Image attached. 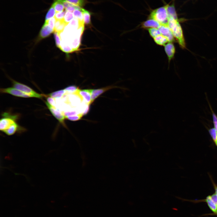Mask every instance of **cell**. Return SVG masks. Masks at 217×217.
Here are the masks:
<instances>
[{"label": "cell", "mask_w": 217, "mask_h": 217, "mask_svg": "<svg viewBox=\"0 0 217 217\" xmlns=\"http://www.w3.org/2000/svg\"><path fill=\"white\" fill-rule=\"evenodd\" d=\"M164 49L167 56L168 62L174 58L175 48L173 42H169L164 46Z\"/></svg>", "instance_id": "ba28073f"}, {"label": "cell", "mask_w": 217, "mask_h": 217, "mask_svg": "<svg viewBox=\"0 0 217 217\" xmlns=\"http://www.w3.org/2000/svg\"><path fill=\"white\" fill-rule=\"evenodd\" d=\"M206 201L210 209L213 212L216 213L217 210L216 205L212 201L210 196L207 197Z\"/></svg>", "instance_id": "d6986e66"}, {"label": "cell", "mask_w": 217, "mask_h": 217, "mask_svg": "<svg viewBox=\"0 0 217 217\" xmlns=\"http://www.w3.org/2000/svg\"><path fill=\"white\" fill-rule=\"evenodd\" d=\"M54 30L50 27L47 24L45 23L39 32L38 40L44 39L49 36Z\"/></svg>", "instance_id": "9c48e42d"}, {"label": "cell", "mask_w": 217, "mask_h": 217, "mask_svg": "<svg viewBox=\"0 0 217 217\" xmlns=\"http://www.w3.org/2000/svg\"><path fill=\"white\" fill-rule=\"evenodd\" d=\"M75 17L73 12L67 11L63 20L67 24H68Z\"/></svg>", "instance_id": "603a6c76"}, {"label": "cell", "mask_w": 217, "mask_h": 217, "mask_svg": "<svg viewBox=\"0 0 217 217\" xmlns=\"http://www.w3.org/2000/svg\"><path fill=\"white\" fill-rule=\"evenodd\" d=\"M90 105H87L84 111L82 113L83 116L86 115L89 112L90 108Z\"/></svg>", "instance_id": "836d02e7"}, {"label": "cell", "mask_w": 217, "mask_h": 217, "mask_svg": "<svg viewBox=\"0 0 217 217\" xmlns=\"http://www.w3.org/2000/svg\"><path fill=\"white\" fill-rule=\"evenodd\" d=\"M56 13V12L52 5L49 9L46 16L45 21H47L53 17Z\"/></svg>", "instance_id": "44dd1931"}, {"label": "cell", "mask_w": 217, "mask_h": 217, "mask_svg": "<svg viewBox=\"0 0 217 217\" xmlns=\"http://www.w3.org/2000/svg\"><path fill=\"white\" fill-rule=\"evenodd\" d=\"M54 36L56 46L59 48L61 43V39L59 34L58 32L54 31Z\"/></svg>", "instance_id": "f546056e"}, {"label": "cell", "mask_w": 217, "mask_h": 217, "mask_svg": "<svg viewBox=\"0 0 217 217\" xmlns=\"http://www.w3.org/2000/svg\"><path fill=\"white\" fill-rule=\"evenodd\" d=\"M56 21V19L54 17L47 21H45V23L47 24L48 26L50 27L54 30L55 24Z\"/></svg>", "instance_id": "f1b7e54d"}, {"label": "cell", "mask_w": 217, "mask_h": 217, "mask_svg": "<svg viewBox=\"0 0 217 217\" xmlns=\"http://www.w3.org/2000/svg\"><path fill=\"white\" fill-rule=\"evenodd\" d=\"M12 82L14 88L23 92L30 94L33 97L42 98L43 96H46L37 93L31 88L25 85L13 80Z\"/></svg>", "instance_id": "3957f363"}, {"label": "cell", "mask_w": 217, "mask_h": 217, "mask_svg": "<svg viewBox=\"0 0 217 217\" xmlns=\"http://www.w3.org/2000/svg\"><path fill=\"white\" fill-rule=\"evenodd\" d=\"M18 125L15 123L11 125L7 129L4 130L2 132L8 135H11L14 134L17 131Z\"/></svg>", "instance_id": "2e32d148"}, {"label": "cell", "mask_w": 217, "mask_h": 217, "mask_svg": "<svg viewBox=\"0 0 217 217\" xmlns=\"http://www.w3.org/2000/svg\"><path fill=\"white\" fill-rule=\"evenodd\" d=\"M52 5L56 12H62L65 9L61 0H55Z\"/></svg>", "instance_id": "ac0fdd59"}, {"label": "cell", "mask_w": 217, "mask_h": 217, "mask_svg": "<svg viewBox=\"0 0 217 217\" xmlns=\"http://www.w3.org/2000/svg\"><path fill=\"white\" fill-rule=\"evenodd\" d=\"M211 197L214 202L217 205V196L215 193L210 196Z\"/></svg>", "instance_id": "d6a6232c"}, {"label": "cell", "mask_w": 217, "mask_h": 217, "mask_svg": "<svg viewBox=\"0 0 217 217\" xmlns=\"http://www.w3.org/2000/svg\"><path fill=\"white\" fill-rule=\"evenodd\" d=\"M153 39L157 44L160 46H164L168 42L167 38L162 34L157 36Z\"/></svg>", "instance_id": "4fadbf2b"}, {"label": "cell", "mask_w": 217, "mask_h": 217, "mask_svg": "<svg viewBox=\"0 0 217 217\" xmlns=\"http://www.w3.org/2000/svg\"><path fill=\"white\" fill-rule=\"evenodd\" d=\"M82 12L83 13V20L84 24L89 25L91 24L90 20V14L88 11L83 9Z\"/></svg>", "instance_id": "ffe728a7"}, {"label": "cell", "mask_w": 217, "mask_h": 217, "mask_svg": "<svg viewBox=\"0 0 217 217\" xmlns=\"http://www.w3.org/2000/svg\"><path fill=\"white\" fill-rule=\"evenodd\" d=\"M160 25V24L155 20L148 19L141 23V27L142 28L147 29L150 28H158Z\"/></svg>", "instance_id": "8fae6325"}, {"label": "cell", "mask_w": 217, "mask_h": 217, "mask_svg": "<svg viewBox=\"0 0 217 217\" xmlns=\"http://www.w3.org/2000/svg\"><path fill=\"white\" fill-rule=\"evenodd\" d=\"M78 89V87L75 85L70 86L64 89L66 94H75Z\"/></svg>", "instance_id": "7402d4cb"}, {"label": "cell", "mask_w": 217, "mask_h": 217, "mask_svg": "<svg viewBox=\"0 0 217 217\" xmlns=\"http://www.w3.org/2000/svg\"><path fill=\"white\" fill-rule=\"evenodd\" d=\"M67 24L63 20H57L55 22L54 27V31L60 33L64 30Z\"/></svg>", "instance_id": "5bb4252c"}, {"label": "cell", "mask_w": 217, "mask_h": 217, "mask_svg": "<svg viewBox=\"0 0 217 217\" xmlns=\"http://www.w3.org/2000/svg\"><path fill=\"white\" fill-rule=\"evenodd\" d=\"M213 184L214 186V188H215V193L216 194L217 196V186L214 183H213Z\"/></svg>", "instance_id": "e575fe53"}, {"label": "cell", "mask_w": 217, "mask_h": 217, "mask_svg": "<svg viewBox=\"0 0 217 217\" xmlns=\"http://www.w3.org/2000/svg\"><path fill=\"white\" fill-rule=\"evenodd\" d=\"M66 93L64 89L61 90L52 92L49 94V97L55 99H60Z\"/></svg>", "instance_id": "e0dca14e"}, {"label": "cell", "mask_w": 217, "mask_h": 217, "mask_svg": "<svg viewBox=\"0 0 217 217\" xmlns=\"http://www.w3.org/2000/svg\"><path fill=\"white\" fill-rule=\"evenodd\" d=\"M211 109L212 112V115L214 128L217 131V116L213 112V111Z\"/></svg>", "instance_id": "1f68e13d"}, {"label": "cell", "mask_w": 217, "mask_h": 217, "mask_svg": "<svg viewBox=\"0 0 217 217\" xmlns=\"http://www.w3.org/2000/svg\"></svg>", "instance_id": "d590c367"}, {"label": "cell", "mask_w": 217, "mask_h": 217, "mask_svg": "<svg viewBox=\"0 0 217 217\" xmlns=\"http://www.w3.org/2000/svg\"><path fill=\"white\" fill-rule=\"evenodd\" d=\"M1 93H7L13 96L24 98L33 97L30 94L24 93L14 87H8L0 89Z\"/></svg>", "instance_id": "277c9868"}, {"label": "cell", "mask_w": 217, "mask_h": 217, "mask_svg": "<svg viewBox=\"0 0 217 217\" xmlns=\"http://www.w3.org/2000/svg\"><path fill=\"white\" fill-rule=\"evenodd\" d=\"M167 12L168 18L172 17L175 19L178 20L174 4H173L171 5H168L167 8Z\"/></svg>", "instance_id": "9a60e30c"}, {"label": "cell", "mask_w": 217, "mask_h": 217, "mask_svg": "<svg viewBox=\"0 0 217 217\" xmlns=\"http://www.w3.org/2000/svg\"><path fill=\"white\" fill-rule=\"evenodd\" d=\"M72 4L80 7L83 6L85 3L84 0H65Z\"/></svg>", "instance_id": "d4e9b609"}, {"label": "cell", "mask_w": 217, "mask_h": 217, "mask_svg": "<svg viewBox=\"0 0 217 217\" xmlns=\"http://www.w3.org/2000/svg\"><path fill=\"white\" fill-rule=\"evenodd\" d=\"M150 36L153 38L161 34V33L158 28H150L147 29Z\"/></svg>", "instance_id": "cb8c5ba5"}, {"label": "cell", "mask_w": 217, "mask_h": 217, "mask_svg": "<svg viewBox=\"0 0 217 217\" xmlns=\"http://www.w3.org/2000/svg\"><path fill=\"white\" fill-rule=\"evenodd\" d=\"M83 116L82 114L80 113L75 115L68 116L66 117V118L70 121H74L80 120Z\"/></svg>", "instance_id": "4316f807"}, {"label": "cell", "mask_w": 217, "mask_h": 217, "mask_svg": "<svg viewBox=\"0 0 217 217\" xmlns=\"http://www.w3.org/2000/svg\"><path fill=\"white\" fill-rule=\"evenodd\" d=\"M15 123V120L11 118H2L0 120V130L2 131Z\"/></svg>", "instance_id": "7c38bea8"}, {"label": "cell", "mask_w": 217, "mask_h": 217, "mask_svg": "<svg viewBox=\"0 0 217 217\" xmlns=\"http://www.w3.org/2000/svg\"><path fill=\"white\" fill-rule=\"evenodd\" d=\"M167 24L180 47L183 49H185L186 45L183 31L178 20L168 18Z\"/></svg>", "instance_id": "6da1fadb"}, {"label": "cell", "mask_w": 217, "mask_h": 217, "mask_svg": "<svg viewBox=\"0 0 217 217\" xmlns=\"http://www.w3.org/2000/svg\"><path fill=\"white\" fill-rule=\"evenodd\" d=\"M168 5L153 10L149 14L148 19H153L160 25H168V18L167 8Z\"/></svg>", "instance_id": "7a4b0ae2"}, {"label": "cell", "mask_w": 217, "mask_h": 217, "mask_svg": "<svg viewBox=\"0 0 217 217\" xmlns=\"http://www.w3.org/2000/svg\"><path fill=\"white\" fill-rule=\"evenodd\" d=\"M92 89H79L75 94L79 96L81 99L86 104H91Z\"/></svg>", "instance_id": "8992f818"}, {"label": "cell", "mask_w": 217, "mask_h": 217, "mask_svg": "<svg viewBox=\"0 0 217 217\" xmlns=\"http://www.w3.org/2000/svg\"><path fill=\"white\" fill-rule=\"evenodd\" d=\"M209 132L213 140L215 143L217 140V131L215 128H213L209 129Z\"/></svg>", "instance_id": "484cf974"}, {"label": "cell", "mask_w": 217, "mask_h": 217, "mask_svg": "<svg viewBox=\"0 0 217 217\" xmlns=\"http://www.w3.org/2000/svg\"><path fill=\"white\" fill-rule=\"evenodd\" d=\"M46 104L53 116L60 123L62 124H64V121L65 117L61 111H60L59 109L52 105L47 102H46Z\"/></svg>", "instance_id": "5b68a950"}, {"label": "cell", "mask_w": 217, "mask_h": 217, "mask_svg": "<svg viewBox=\"0 0 217 217\" xmlns=\"http://www.w3.org/2000/svg\"><path fill=\"white\" fill-rule=\"evenodd\" d=\"M158 29L161 34L167 38L169 42H173L175 41V38L168 25H160Z\"/></svg>", "instance_id": "52a82bcc"}, {"label": "cell", "mask_w": 217, "mask_h": 217, "mask_svg": "<svg viewBox=\"0 0 217 217\" xmlns=\"http://www.w3.org/2000/svg\"><path fill=\"white\" fill-rule=\"evenodd\" d=\"M114 88L113 86H109L98 89H92L91 104L98 97L105 92L111 89Z\"/></svg>", "instance_id": "30bf717a"}, {"label": "cell", "mask_w": 217, "mask_h": 217, "mask_svg": "<svg viewBox=\"0 0 217 217\" xmlns=\"http://www.w3.org/2000/svg\"><path fill=\"white\" fill-rule=\"evenodd\" d=\"M62 113L65 118L67 117L76 115L77 114L76 111L74 110H68L63 112Z\"/></svg>", "instance_id": "4dcf8cb0"}, {"label": "cell", "mask_w": 217, "mask_h": 217, "mask_svg": "<svg viewBox=\"0 0 217 217\" xmlns=\"http://www.w3.org/2000/svg\"><path fill=\"white\" fill-rule=\"evenodd\" d=\"M66 9L63 11L60 12H56L55 17L57 20H63L64 15L66 12Z\"/></svg>", "instance_id": "83f0119b"}]
</instances>
